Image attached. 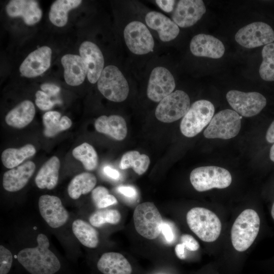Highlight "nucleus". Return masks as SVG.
Returning <instances> with one entry per match:
<instances>
[{"mask_svg":"<svg viewBox=\"0 0 274 274\" xmlns=\"http://www.w3.org/2000/svg\"><path fill=\"white\" fill-rule=\"evenodd\" d=\"M190 108L188 95L182 90H176L160 101L155 110L158 120L171 123L183 117Z\"/></svg>","mask_w":274,"mask_h":274,"instance_id":"9","label":"nucleus"},{"mask_svg":"<svg viewBox=\"0 0 274 274\" xmlns=\"http://www.w3.org/2000/svg\"><path fill=\"white\" fill-rule=\"evenodd\" d=\"M175 1H162L157 0L155 2L156 4L164 11L166 12H170L173 11Z\"/></svg>","mask_w":274,"mask_h":274,"instance_id":"43","label":"nucleus"},{"mask_svg":"<svg viewBox=\"0 0 274 274\" xmlns=\"http://www.w3.org/2000/svg\"><path fill=\"white\" fill-rule=\"evenodd\" d=\"M190 180L196 190L203 192L213 188L228 187L231 183L232 177L229 171L224 168L206 166L192 170Z\"/></svg>","mask_w":274,"mask_h":274,"instance_id":"6","label":"nucleus"},{"mask_svg":"<svg viewBox=\"0 0 274 274\" xmlns=\"http://www.w3.org/2000/svg\"><path fill=\"white\" fill-rule=\"evenodd\" d=\"M145 21L150 28L158 32L160 39L163 42L174 40L179 33L178 26L169 18L159 12H149L146 15Z\"/></svg>","mask_w":274,"mask_h":274,"instance_id":"21","label":"nucleus"},{"mask_svg":"<svg viewBox=\"0 0 274 274\" xmlns=\"http://www.w3.org/2000/svg\"><path fill=\"white\" fill-rule=\"evenodd\" d=\"M64 68V78L69 85L76 86L81 84L87 75V69L82 57L77 55L66 54L61 59Z\"/></svg>","mask_w":274,"mask_h":274,"instance_id":"22","label":"nucleus"},{"mask_svg":"<svg viewBox=\"0 0 274 274\" xmlns=\"http://www.w3.org/2000/svg\"><path fill=\"white\" fill-rule=\"evenodd\" d=\"M79 52L86 65L89 81L92 84L95 83L104 68V58L101 51L93 42L85 41L81 44Z\"/></svg>","mask_w":274,"mask_h":274,"instance_id":"17","label":"nucleus"},{"mask_svg":"<svg viewBox=\"0 0 274 274\" xmlns=\"http://www.w3.org/2000/svg\"><path fill=\"white\" fill-rule=\"evenodd\" d=\"M98 269L103 274H131L132 267L121 254L107 252L103 254L97 263Z\"/></svg>","mask_w":274,"mask_h":274,"instance_id":"24","label":"nucleus"},{"mask_svg":"<svg viewBox=\"0 0 274 274\" xmlns=\"http://www.w3.org/2000/svg\"><path fill=\"white\" fill-rule=\"evenodd\" d=\"M36 165L31 161L10 169L5 173L3 179L4 189L9 192H16L22 189L34 173Z\"/></svg>","mask_w":274,"mask_h":274,"instance_id":"20","label":"nucleus"},{"mask_svg":"<svg viewBox=\"0 0 274 274\" xmlns=\"http://www.w3.org/2000/svg\"><path fill=\"white\" fill-rule=\"evenodd\" d=\"M206 12L201 0L179 1L172 15L173 21L181 27H188L196 23Z\"/></svg>","mask_w":274,"mask_h":274,"instance_id":"15","label":"nucleus"},{"mask_svg":"<svg viewBox=\"0 0 274 274\" xmlns=\"http://www.w3.org/2000/svg\"><path fill=\"white\" fill-rule=\"evenodd\" d=\"M43 123L45 127L44 134L47 137L56 135L60 132L68 129L72 124L71 120L68 117H61L60 113L53 111L44 114Z\"/></svg>","mask_w":274,"mask_h":274,"instance_id":"29","label":"nucleus"},{"mask_svg":"<svg viewBox=\"0 0 274 274\" xmlns=\"http://www.w3.org/2000/svg\"><path fill=\"white\" fill-rule=\"evenodd\" d=\"M60 161L55 156L48 160L40 168L35 182L40 189H53L56 186L59 178Z\"/></svg>","mask_w":274,"mask_h":274,"instance_id":"26","label":"nucleus"},{"mask_svg":"<svg viewBox=\"0 0 274 274\" xmlns=\"http://www.w3.org/2000/svg\"><path fill=\"white\" fill-rule=\"evenodd\" d=\"M38 246L21 250L17 259L25 269L31 274H54L60 268V263L56 255L49 249L50 243L47 236L39 234Z\"/></svg>","mask_w":274,"mask_h":274,"instance_id":"1","label":"nucleus"},{"mask_svg":"<svg viewBox=\"0 0 274 274\" xmlns=\"http://www.w3.org/2000/svg\"><path fill=\"white\" fill-rule=\"evenodd\" d=\"M51 96L43 91H37L36 93L35 102L41 110L47 111L51 109L54 103L51 100Z\"/></svg>","mask_w":274,"mask_h":274,"instance_id":"37","label":"nucleus"},{"mask_svg":"<svg viewBox=\"0 0 274 274\" xmlns=\"http://www.w3.org/2000/svg\"><path fill=\"white\" fill-rule=\"evenodd\" d=\"M185 249V246L182 243L178 244L175 247L176 254L180 259H184L186 258Z\"/></svg>","mask_w":274,"mask_h":274,"instance_id":"46","label":"nucleus"},{"mask_svg":"<svg viewBox=\"0 0 274 274\" xmlns=\"http://www.w3.org/2000/svg\"><path fill=\"white\" fill-rule=\"evenodd\" d=\"M269 157L270 160L274 162V144L271 146L270 148Z\"/></svg>","mask_w":274,"mask_h":274,"instance_id":"48","label":"nucleus"},{"mask_svg":"<svg viewBox=\"0 0 274 274\" xmlns=\"http://www.w3.org/2000/svg\"><path fill=\"white\" fill-rule=\"evenodd\" d=\"M214 112L215 107L210 101L201 99L195 101L181 121L182 133L188 138L196 135L210 123Z\"/></svg>","mask_w":274,"mask_h":274,"instance_id":"4","label":"nucleus"},{"mask_svg":"<svg viewBox=\"0 0 274 274\" xmlns=\"http://www.w3.org/2000/svg\"><path fill=\"white\" fill-rule=\"evenodd\" d=\"M96 184V178L91 173L85 172L76 176L67 187L70 197L73 199L79 198L82 194L92 191Z\"/></svg>","mask_w":274,"mask_h":274,"instance_id":"28","label":"nucleus"},{"mask_svg":"<svg viewBox=\"0 0 274 274\" xmlns=\"http://www.w3.org/2000/svg\"><path fill=\"white\" fill-rule=\"evenodd\" d=\"M13 261L11 252L2 245L0 246V274H7L10 270Z\"/></svg>","mask_w":274,"mask_h":274,"instance_id":"36","label":"nucleus"},{"mask_svg":"<svg viewBox=\"0 0 274 274\" xmlns=\"http://www.w3.org/2000/svg\"><path fill=\"white\" fill-rule=\"evenodd\" d=\"M104 172L105 175L112 179L117 180L120 178V175L119 172L109 166H106L104 168Z\"/></svg>","mask_w":274,"mask_h":274,"instance_id":"45","label":"nucleus"},{"mask_svg":"<svg viewBox=\"0 0 274 274\" xmlns=\"http://www.w3.org/2000/svg\"><path fill=\"white\" fill-rule=\"evenodd\" d=\"M186 221L190 229L203 242H213L221 233L222 225L219 218L207 209L192 208L187 214Z\"/></svg>","mask_w":274,"mask_h":274,"instance_id":"3","label":"nucleus"},{"mask_svg":"<svg viewBox=\"0 0 274 274\" xmlns=\"http://www.w3.org/2000/svg\"><path fill=\"white\" fill-rule=\"evenodd\" d=\"M94 127L98 132L118 141L124 139L127 133L125 120L119 115L101 116L95 121Z\"/></svg>","mask_w":274,"mask_h":274,"instance_id":"23","label":"nucleus"},{"mask_svg":"<svg viewBox=\"0 0 274 274\" xmlns=\"http://www.w3.org/2000/svg\"><path fill=\"white\" fill-rule=\"evenodd\" d=\"M109 194L108 190L104 186H99L93 189L91 192V197L95 206Z\"/></svg>","mask_w":274,"mask_h":274,"instance_id":"39","label":"nucleus"},{"mask_svg":"<svg viewBox=\"0 0 274 274\" xmlns=\"http://www.w3.org/2000/svg\"><path fill=\"white\" fill-rule=\"evenodd\" d=\"M271 214L272 218L274 219V202L271 208Z\"/></svg>","mask_w":274,"mask_h":274,"instance_id":"49","label":"nucleus"},{"mask_svg":"<svg viewBox=\"0 0 274 274\" xmlns=\"http://www.w3.org/2000/svg\"><path fill=\"white\" fill-rule=\"evenodd\" d=\"M260 218L252 209L243 211L236 218L231 230V239L237 251L247 250L253 243L259 231Z\"/></svg>","mask_w":274,"mask_h":274,"instance_id":"2","label":"nucleus"},{"mask_svg":"<svg viewBox=\"0 0 274 274\" xmlns=\"http://www.w3.org/2000/svg\"><path fill=\"white\" fill-rule=\"evenodd\" d=\"M97 88L108 99L114 102H121L129 93L128 84L125 78L114 65L105 67L97 81Z\"/></svg>","mask_w":274,"mask_h":274,"instance_id":"7","label":"nucleus"},{"mask_svg":"<svg viewBox=\"0 0 274 274\" xmlns=\"http://www.w3.org/2000/svg\"><path fill=\"white\" fill-rule=\"evenodd\" d=\"M176 84L171 73L162 66L155 67L150 74L147 96L149 99L159 102L173 92Z\"/></svg>","mask_w":274,"mask_h":274,"instance_id":"13","label":"nucleus"},{"mask_svg":"<svg viewBox=\"0 0 274 274\" xmlns=\"http://www.w3.org/2000/svg\"><path fill=\"white\" fill-rule=\"evenodd\" d=\"M117 199L114 195L109 194L101 200L96 207L98 209H103L115 204L117 203Z\"/></svg>","mask_w":274,"mask_h":274,"instance_id":"41","label":"nucleus"},{"mask_svg":"<svg viewBox=\"0 0 274 274\" xmlns=\"http://www.w3.org/2000/svg\"><path fill=\"white\" fill-rule=\"evenodd\" d=\"M35 111L33 102L25 100L8 112L5 117L6 122L13 127L23 128L32 121Z\"/></svg>","mask_w":274,"mask_h":274,"instance_id":"25","label":"nucleus"},{"mask_svg":"<svg viewBox=\"0 0 274 274\" xmlns=\"http://www.w3.org/2000/svg\"><path fill=\"white\" fill-rule=\"evenodd\" d=\"M73 232L80 242L89 248H95L99 243L98 233L90 224L81 219L72 224Z\"/></svg>","mask_w":274,"mask_h":274,"instance_id":"31","label":"nucleus"},{"mask_svg":"<svg viewBox=\"0 0 274 274\" xmlns=\"http://www.w3.org/2000/svg\"><path fill=\"white\" fill-rule=\"evenodd\" d=\"M226 99L234 111L246 117L257 115L266 105L265 97L257 92L232 90L227 93Z\"/></svg>","mask_w":274,"mask_h":274,"instance_id":"10","label":"nucleus"},{"mask_svg":"<svg viewBox=\"0 0 274 274\" xmlns=\"http://www.w3.org/2000/svg\"><path fill=\"white\" fill-rule=\"evenodd\" d=\"M150 162L149 157L147 155L141 154L137 151H130L123 155L120 167L122 169L132 167L137 174L142 175L148 168Z\"/></svg>","mask_w":274,"mask_h":274,"instance_id":"32","label":"nucleus"},{"mask_svg":"<svg viewBox=\"0 0 274 274\" xmlns=\"http://www.w3.org/2000/svg\"><path fill=\"white\" fill-rule=\"evenodd\" d=\"M52 50L42 46L31 52L21 64L19 71L22 76L33 78L46 72L51 64Z\"/></svg>","mask_w":274,"mask_h":274,"instance_id":"16","label":"nucleus"},{"mask_svg":"<svg viewBox=\"0 0 274 274\" xmlns=\"http://www.w3.org/2000/svg\"><path fill=\"white\" fill-rule=\"evenodd\" d=\"M117 190L121 194L129 198H134L137 195L136 189L132 186H120L117 188Z\"/></svg>","mask_w":274,"mask_h":274,"instance_id":"40","label":"nucleus"},{"mask_svg":"<svg viewBox=\"0 0 274 274\" xmlns=\"http://www.w3.org/2000/svg\"><path fill=\"white\" fill-rule=\"evenodd\" d=\"M43 91L46 92L50 96L57 95L60 91V88L53 84L44 83L41 85Z\"/></svg>","mask_w":274,"mask_h":274,"instance_id":"42","label":"nucleus"},{"mask_svg":"<svg viewBox=\"0 0 274 274\" xmlns=\"http://www.w3.org/2000/svg\"><path fill=\"white\" fill-rule=\"evenodd\" d=\"M241 117L234 111L225 109L216 114L212 118L203 135L208 139H229L239 133Z\"/></svg>","mask_w":274,"mask_h":274,"instance_id":"8","label":"nucleus"},{"mask_svg":"<svg viewBox=\"0 0 274 274\" xmlns=\"http://www.w3.org/2000/svg\"><path fill=\"white\" fill-rule=\"evenodd\" d=\"M190 49L191 53L196 56L214 59L221 58L225 52L224 46L221 41L206 34L195 36L190 42Z\"/></svg>","mask_w":274,"mask_h":274,"instance_id":"18","label":"nucleus"},{"mask_svg":"<svg viewBox=\"0 0 274 274\" xmlns=\"http://www.w3.org/2000/svg\"><path fill=\"white\" fill-rule=\"evenodd\" d=\"M161 232L164 238L168 242H172L173 241L174 235L171 227L167 223H163Z\"/></svg>","mask_w":274,"mask_h":274,"instance_id":"44","label":"nucleus"},{"mask_svg":"<svg viewBox=\"0 0 274 274\" xmlns=\"http://www.w3.org/2000/svg\"><path fill=\"white\" fill-rule=\"evenodd\" d=\"M6 11L11 17H22L28 25L36 24L42 16L39 3L34 0L10 1L6 5Z\"/></svg>","mask_w":274,"mask_h":274,"instance_id":"19","label":"nucleus"},{"mask_svg":"<svg viewBox=\"0 0 274 274\" xmlns=\"http://www.w3.org/2000/svg\"><path fill=\"white\" fill-rule=\"evenodd\" d=\"M262 61L259 67L260 77L266 81H274V43L265 45L262 50Z\"/></svg>","mask_w":274,"mask_h":274,"instance_id":"34","label":"nucleus"},{"mask_svg":"<svg viewBox=\"0 0 274 274\" xmlns=\"http://www.w3.org/2000/svg\"><path fill=\"white\" fill-rule=\"evenodd\" d=\"M124 38L128 48L135 54H146L153 51V37L141 22L134 21L128 23L124 30Z\"/></svg>","mask_w":274,"mask_h":274,"instance_id":"12","label":"nucleus"},{"mask_svg":"<svg viewBox=\"0 0 274 274\" xmlns=\"http://www.w3.org/2000/svg\"><path fill=\"white\" fill-rule=\"evenodd\" d=\"M266 140L268 143H274V121L271 123L267 130Z\"/></svg>","mask_w":274,"mask_h":274,"instance_id":"47","label":"nucleus"},{"mask_svg":"<svg viewBox=\"0 0 274 274\" xmlns=\"http://www.w3.org/2000/svg\"><path fill=\"white\" fill-rule=\"evenodd\" d=\"M72 154L81 161L87 170H94L98 165V155L94 148L87 143H84L75 148Z\"/></svg>","mask_w":274,"mask_h":274,"instance_id":"33","label":"nucleus"},{"mask_svg":"<svg viewBox=\"0 0 274 274\" xmlns=\"http://www.w3.org/2000/svg\"><path fill=\"white\" fill-rule=\"evenodd\" d=\"M121 218V214L117 210H101L93 213L89 217V222L93 226L99 227L106 223L116 225Z\"/></svg>","mask_w":274,"mask_h":274,"instance_id":"35","label":"nucleus"},{"mask_svg":"<svg viewBox=\"0 0 274 274\" xmlns=\"http://www.w3.org/2000/svg\"><path fill=\"white\" fill-rule=\"evenodd\" d=\"M235 40L245 48H253L272 43L274 31L266 23L255 22L239 29L235 35Z\"/></svg>","mask_w":274,"mask_h":274,"instance_id":"11","label":"nucleus"},{"mask_svg":"<svg viewBox=\"0 0 274 274\" xmlns=\"http://www.w3.org/2000/svg\"><path fill=\"white\" fill-rule=\"evenodd\" d=\"M181 241L185 248L189 251H195L199 248L198 242L190 234H183L181 237Z\"/></svg>","mask_w":274,"mask_h":274,"instance_id":"38","label":"nucleus"},{"mask_svg":"<svg viewBox=\"0 0 274 274\" xmlns=\"http://www.w3.org/2000/svg\"><path fill=\"white\" fill-rule=\"evenodd\" d=\"M38 204L42 217L51 227H60L67 221L68 212L59 197L47 194L42 195Z\"/></svg>","mask_w":274,"mask_h":274,"instance_id":"14","label":"nucleus"},{"mask_svg":"<svg viewBox=\"0 0 274 274\" xmlns=\"http://www.w3.org/2000/svg\"><path fill=\"white\" fill-rule=\"evenodd\" d=\"M80 0H57L52 4L49 13L50 21L58 27L64 26L68 20V13L79 7Z\"/></svg>","mask_w":274,"mask_h":274,"instance_id":"27","label":"nucleus"},{"mask_svg":"<svg viewBox=\"0 0 274 274\" xmlns=\"http://www.w3.org/2000/svg\"><path fill=\"white\" fill-rule=\"evenodd\" d=\"M133 217L135 229L143 237L154 239L161 232L163 221L160 213L153 202H145L138 205L134 211Z\"/></svg>","mask_w":274,"mask_h":274,"instance_id":"5","label":"nucleus"},{"mask_svg":"<svg viewBox=\"0 0 274 274\" xmlns=\"http://www.w3.org/2000/svg\"><path fill=\"white\" fill-rule=\"evenodd\" d=\"M36 153L34 146L26 144L20 148H8L2 154V161L4 165L8 168L16 167L24 160L33 156Z\"/></svg>","mask_w":274,"mask_h":274,"instance_id":"30","label":"nucleus"}]
</instances>
